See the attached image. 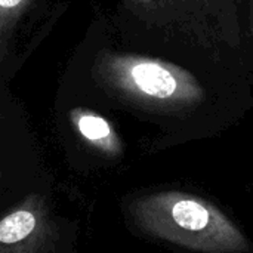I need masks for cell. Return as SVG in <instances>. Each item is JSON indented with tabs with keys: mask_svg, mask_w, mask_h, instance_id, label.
<instances>
[{
	"mask_svg": "<svg viewBox=\"0 0 253 253\" xmlns=\"http://www.w3.org/2000/svg\"><path fill=\"white\" fill-rule=\"evenodd\" d=\"M123 215L130 230L188 253H253L246 231L211 199L179 188L127 196Z\"/></svg>",
	"mask_w": 253,
	"mask_h": 253,
	"instance_id": "cell-1",
	"label": "cell"
},
{
	"mask_svg": "<svg viewBox=\"0 0 253 253\" xmlns=\"http://www.w3.org/2000/svg\"><path fill=\"white\" fill-rule=\"evenodd\" d=\"M56 242V224L40 194H30L0 219V253H55Z\"/></svg>",
	"mask_w": 253,
	"mask_h": 253,
	"instance_id": "cell-2",
	"label": "cell"
},
{
	"mask_svg": "<svg viewBox=\"0 0 253 253\" xmlns=\"http://www.w3.org/2000/svg\"><path fill=\"white\" fill-rule=\"evenodd\" d=\"M117 71L125 73V82H129L136 90L150 96L168 98L176 90L175 76L156 62H129L127 65L119 67Z\"/></svg>",
	"mask_w": 253,
	"mask_h": 253,
	"instance_id": "cell-3",
	"label": "cell"
},
{
	"mask_svg": "<svg viewBox=\"0 0 253 253\" xmlns=\"http://www.w3.org/2000/svg\"><path fill=\"white\" fill-rule=\"evenodd\" d=\"M71 120L77 132L90 145L110 157H116L120 154L122 145L119 142V138L116 136L111 125L104 117L84 110H73Z\"/></svg>",
	"mask_w": 253,
	"mask_h": 253,
	"instance_id": "cell-4",
	"label": "cell"
},
{
	"mask_svg": "<svg viewBox=\"0 0 253 253\" xmlns=\"http://www.w3.org/2000/svg\"><path fill=\"white\" fill-rule=\"evenodd\" d=\"M31 0H0V46L7 31L15 25Z\"/></svg>",
	"mask_w": 253,
	"mask_h": 253,
	"instance_id": "cell-5",
	"label": "cell"
},
{
	"mask_svg": "<svg viewBox=\"0 0 253 253\" xmlns=\"http://www.w3.org/2000/svg\"><path fill=\"white\" fill-rule=\"evenodd\" d=\"M142 1H145V0H142Z\"/></svg>",
	"mask_w": 253,
	"mask_h": 253,
	"instance_id": "cell-6",
	"label": "cell"
}]
</instances>
